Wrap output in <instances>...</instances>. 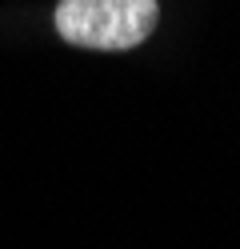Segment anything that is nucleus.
Here are the masks:
<instances>
[{"label": "nucleus", "instance_id": "nucleus-1", "mask_svg": "<svg viewBox=\"0 0 240 249\" xmlns=\"http://www.w3.org/2000/svg\"><path fill=\"white\" fill-rule=\"evenodd\" d=\"M160 20L156 0H60L56 4V33L76 49L124 53L152 36Z\"/></svg>", "mask_w": 240, "mask_h": 249}]
</instances>
